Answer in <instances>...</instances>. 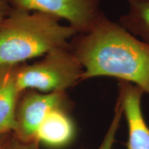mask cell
Listing matches in <instances>:
<instances>
[{"label": "cell", "mask_w": 149, "mask_h": 149, "mask_svg": "<svg viewBox=\"0 0 149 149\" xmlns=\"http://www.w3.org/2000/svg\"><path fill=\"white\" fill-rule=\"evenodd\" d=\"M13 8L41 12L64 19L78 34L87 33L104 15L101 0H7Z\"/></svg>", "instance_id": "5"}, {"label": "cell", "mask_w": 149, "mask_h": 149, "mask_svg": "<svg viewBox=\"0 0 149 149\" xmlns=\"http://www.w3.org/2000/svg\"><path fill=\"white\" fill-rule=\"evenodd\" d=\"M123 114V109L122 104L119 99H117L116 104H115L114 115L112 120L111 125L109 126L107 133L104 136L103 140H102L100 146L98 147L97 149H113V144L115 141V135H116L117 131L118 130L120 124L122 120ZM81 149H87V148H81Z\"/></svg>", "instance_id": "10"}, {"label": "cell", "mask_w": 149, "mask_h": 149, "mask_svg": "<svg viewBox=\"0 0 149 149\" xmlns=\"http://www.w3.org/2000/svg\"><path fill=\"white\" fill-rule=\"evenodd\" d=\"M66 91L47 93L26 90L20 96L16 109V128L13 135L24 141L37 139L39 128L48 113L55 109H72Z\"/></svg>", "instance_id": "4"}, {"label": "cell", "mask_w": 149, "mask_h": 149, "mask_svg": "<svg viewBox=\"0 0 149 149\" xmlns=\"http://www.w3.org/2000/svg\"><path fill=\"white\" fill-rule=\"evenodd\" d=\"M40 141L37 139L24 141L13 135L4 149H40Z\"/></svg>", "instance_id": "11"}, {"label": "cell", "mask_w": 149, "mask_h": 149, "mask_svg": "<svg viewBox=\"0 0 149 149\" xmlns=\"http://www.w3.org/2000/svg\"><path fill=\"white\" fill-rule=\"evenodd\" d=\"M83 73V66L69 45L52 50L31 65H19L17 85L22 93L26 90L66 91L81 81Z\"/></svg>", "instance_id": "3"}, {"label": "cell", "mask_w": 149, "mask_h": 149, "mask_svg": "<svg viewBox=\"0 0 149 149\" xmlns=\"http://www.w3.org/2000/svg\"><path fill=\"white\" fill-rule=\"evenodd\" d=\"M13 135V133L11 132L0 134V149H4L6 146L12 138Z\"/></svg>", "instance_id": "13"}, {"label": "cell", "mask_w": 149, "mask_h": 149, "mask_svg": "<svg viewBox=\"0 0 149 149\" xmlns=\"http://www.w3.org/2000/svg\"><path fill=\"white\" fill-rule=\"evenodd\" d=\"M129 9L121 16L118 24L127 32L139 37L149 45V1L127 0Z\"/></svg>", "instance_id": "9"}, {"label": "cell", "mask_w": 149, "mask_h": 149, "mask_svg": "<svg viewBox=\"0 0 149 149\" xmlns=\"http://www.w3.org/2000/svg\"><path fill=\"white\" fill-rule=\"evenodd\" d=\"M70 48L83 66L81 81L111 77L149 95V45L104 15L87 33L77 34Z\"/></svg>", "instance_id": "1"}, {"label": "cell", "mask_w": 149, "mask_h": 149, "mask_svg": "<svg viewBox=\"0 0 149 149\" xmlns=\"http://www.w3.org/2000/svg\"><path fill=\"white\" fill-rule=\"evenodd\" d=\"M12 6L7 0H0V26L10 14Z\"/></svg>", "instance_id": "12"}, {"label": "cell", "mask_w": 149, "mask_h": 149, "mask_svg": "<svg viewBox=\"0 0 149 149\" xmlns=\"http://www.w3.org/2000/svg\"><path fill=\"white\" fill-rule=\"evenodd\" d=\"M144 91L128 81L118 80V96L128 128L127 149H149V127L142 114Z\"/></svg>", "instance_id": "6"}, {"label": "cell", "mask_w": 149, "mask_h": 149, "mask_svg": "<svg viewBox=\"0 0 149 149\" xmlns=\"http://www.w3.org/2000/svg\"><path fill=\"white\" fill-rule=\"evenodd\" d=\"M70 110L55 109L48 113L39 128L37 139L48 146L59 148L70 144L76 128L70 115Z\"/></svg>", "instance_id": "8"}, {"label": "cell", "mask_w": 149, "mask_h": 149, "mask_svg": "<svg viewBox=\"0 0 149 149\" xmlns=\"http://www.w3.org/2000/svg\"><path fill=\"white\" fill-rule=\"evenodd\" d=\"M19 65H0V134L13 133L16 128V109L22 95L17 85Z\"/></svg>", "instance_id": "7"}, {"label": "cell", "mask_w": 149, "mask_h": 149, "mask_svg": "<svg viewBox=\"0 0 149 149\" xmlns=\"http://www.w3.org/2000/svg\"><path fill=\"white\" fill-rule=\"evenodd\" d=\"M141 1H149V0H141Z\"/></svg>", "instance_id": "14"}, {"label": "cell", "mask_w": 149, "mask_h": 149, "mask_svg": "<svg viewBox=\"0 0 149 149\" xmlns=\"http://www.w3.org/2000/svg\"><path fill=\"white\" fill-rule=\"evenodd\" d=\"M61 19L13 8L0 26V65L19 64L52 50L68 47L77 31Z\"/></svg>", "instance_id": "2"}]
</instances>
